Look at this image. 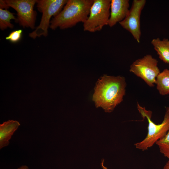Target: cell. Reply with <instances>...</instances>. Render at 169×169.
<instances>
[{
	"instance_id": "ac0fdd59",
	"label": "cell",
	"mask_w": 169,
	"mask_h": 169,
	"mask_svg": "<svg viewBox=\"0 0 169 169\" xmlns=\"http://www.w3.org/2000/svg\"><path fill=\"white\" fill-rule=\"evenodd\" d=\"M104 160L103 159L101 163V166L102 168V169H108V168L104 165Z\"/></svg>"
},
{
	"instance_id": "8fae6325",
	"label": "cell",
	"mask_w": 169,
	"mask_h": 169,
	"mask_svg": "<svg viewBox=\"0 0 169 169\" xmlns=\"http://www.w3.org/2000/svg\"><path fill=\"white\" fill-rule=\"evenodd\" d=\"M151 44L156 51L159 59L164 62L169 64V40L164 38L162 40L159 38L153 39Z\"/></svg>"
},
{
	"instance_id": "5bb4252c",
	"label": "cell",
	"mask_w": 169,
	"mask_h": 169,
	"mask_svg": "<svg viewBox=\"0 0 169 169\" xmlns=\"http://www.w3.org/2000/svg\"><path fill=\"white\" fill-rule=\"evenodd\" d=\"M156 144L158 146L161 153L169 159V131L163 137L158 141Z\"/></svg>"
},
{
	"instance_id": "8992f818",
	"label": "cell",
	"mask_w": 169,
	"mask_h": 169,
	"mask_svg": "<svg viewBox=\"0 0 169 169\" xmlns=\"http://www.w3.org/2000/svg\"><path fill=\"white\" fill-rule=\"evenodd\" d=\"M158 60L150 54L138 59L131 65L130 71L140 78L149 86H154L160 73Z\"/></svg>"
},
{
	"instance_id": "3957f363",
	"label": "cell",
	"mask_w": 169,
	"mask_h": 169,
	"mask_svg": "<svg viewBox=\"0 0 169 169\" xmlns=\"http://www.w3.org/2000/svg\"><path fill=\"white\" fill-rule=\"evenodd\" d=\"M137 108L142 118H146L148 122V132L146 136L141 141L135 144L136 148L144 151L153 146L169 131V114L166 112L162 122L156 124L151 120V111L147 110L138 103Z\"/></svg>"
},
{
	"instance_id": "7c38bea8",
	"label": "cell",
	"mask_w": 169,
	"mask_h": 169,
	"mask_svg": "<svg viewBox=\"0 0 169 169\" xmlns=\"http://www.w3.org/2000/svg\"><path fill=\"white\" fill-rule=\"evenodd\" d=\"M159 94L164 95L169 94V69H165L157 76L156 81Z\"/></svg>"
},
{
	"instance_id": "52a82bcc",
	"label": "cell",
	"mask_w": 169,
	"mask_h": 169,
	"mask_svg": "<svg viewBox=\"0 0 169 169\" xmlns=\"http://www.w3.org/2000/svg\"><path fill=\"white\" fill-rule=\"evenodd\" d=\"M9 7L17 12L16 22L23 28L35 29L37 12L34 7L37 0H5Z\"/></svg>"
},
{
	"instance_id": "ba28073f",
	"label": "cell",
	"mask_w": 169,
	"mask_h": 169,
	"mask_svg": "<svg viewBox=\"0 0 169 169\" xmlns=\"http://www.w3.org/2000/svg\"><path fill=\"white\" fill-rule=\"evenodd\" d=\"M146 2L145 0H133L126 16L119 23L123 28L131 33L138 43H140L141 34L140 16Z\"/></svg>"
},
{
	"instance_id": "ffe728a7",
	"label": "cell",
	"mask_w": 169,
	"mask_h": 169,
	"mask_svg": "<svg viewBox=\"0 0 169 169\" xmlns=\"http://www.w3.org/2000/svg\"><path fill=\"white\" fill-rule=\"evenodd\" d=\"M166 112L169 114V107H168L166 108Z\"/></svg>"
},
{
	"instance_id": "30bf717a",
	"label": "cell",
	"mask_w": 169,
	"mask_h": 169,
	"mask_svg": "<svg viewBox=\"0 0 169 169\" xmlns=\"http://www.w3.org/2000/svg\"><path fill=\"white\" fill-rule=\"evenodd\" d=\"M20 124L16 120H9L0 125V149L7 146L9 140Z\"/></svg>"
},
{
	"instance_id": "9a60e30c",
	"label": "cell",
	"mask_w": 169,
	"mask_h": 169,
	"mask_svg": "<svg viewBox=\"0 0 169 169\" xmlns=\"http://www.w3.org/2000/svg\"><path fill=\"white\" fill-rule=\"evenodd\" d=\"M22 33L23 31L21 29L13 31L5 38V39L12 43H17L21 39Z\"/></svg>"
},
{
	"instance_id": "d6986e66",
	"label": "cell",
	"mask_w": 169,
	"mask_h": 169,
	"mask_svg": "<svg viewBox=\"0 0 169 169\" xmlns=\"http://www.w3.org/2000/svg\"><path fill=\"white\" fill-rule=\"evenodd\" d=\"M17 169H28V167L25 166H22Z\"/></svg>"
},
{
	"instance_id": "7a4b0ae2",
	"label": "cell",
	"mask_w": 169,
	"mask_h": 169,
	"mask_svg": "<svg viewBox=\"0 0 169 169\" xmlns=\"http://www.w3.org/2000/svg\"><path fill=\"white\" fill-rule=\"evenodd\" d=\"M94 0H68L63 9L51 20L49 28L67 29L87 19Z\"/></svg>"
},
{
	"instance_id": "2e32d148",
	"label": "cell",
	"mask_w": 169,
	"mask_h": 169,
	"mask_svg": "<svg viewBox=\"0 0 169 169\" xmlns=\"http://www.w3.org/2000/svg\"><path fill=\"white\" fill-rule=\"evenodd\" d=\"M9 7L8 6L5 0H0V8L3 9H8Z\"/></svg>"
},
{
	"instance_id": "e0dca14e",
	"label": "cell",
	"mask_w": 169,
	"mask_h": 169,
	"mask_svg": "<svg viewBox=\"0 0 169 169\" xmlns=\"http://www.w3.org/2000/svg\"><path fill=\"white\" fill-rule=\"evenodd\" d=\"M163 169H169V159L164 165Z\"/></svg>"
},
{
	"instance_id": "4fadbf2b",
	"label": "cell",
	"mask_w": 169,
	"mask_h": 169,
	"mask_svg": "<svg viewBox=\"0 0 169 169\" xmlns=\"http://www.w3.org/2000/svg\"><path fill=\"white\" fill-rule=\"evenodd\" d=\"M14 20L16 22L17 18L14 13L8 9L0 8V28L3 30L8 28H13L14 25L11 23V20Z\"/></svg>"
},
{
	"instance_id": "6da1fadb",
	"label": "cell",
	"mask_w": 169,
	"mask_h": 169,
	"mask_svg": "<svg viewBox=\"0 0 169 169\" xmlns=\"http://www.w3.org/2000/svg\"><path fill=\"white\" fill-rule=\"evenodd\" d=\"M126 84L123 76L104 75L97 81L92 100L96 107L111 112L123 100Z\"/></svg>"
},
{
	"instance_id": "5b68a950",
	"label": "cell",
	"mask_w": 169,
	"mask_h": 169,
	"mask_svg": "<svg viewBox=\"0 0 169 169\" xmlns=\"http://www.w3.org/2000/svg\"><path fill=\"white\" fill-rule=\"evenodd\" d=\"M110 3V0H94L88 17L83 23L84 31H100L104 26L108 25Z\"/></svg>"
},
{
	"instance_id": "9c48e42d",
	"label": "cell",
	"mask_w": 169,
	"mask_h": 169,
	"mask_svg": "<svg viewBox=\"0 0 169 169\" xmlns=\"http://www.w3.org/2000/svg\"><path fill=\"white\" fill-rule=\"evenodd\" d=\"M129 0H111L110 17L108 25L112 27L123 20L129 9Z\"/></svg>"
},
{
	"instance_id": "277c9868",
	"label": "cell",
	"mask_w": 169,
	"mask_h": 169,
	"mask_svg": "<svg viewBox=\"0 0 169 169\" xmlns=\"http://www.w3.org/2000/svg\"><path fill=\"white\" fill-rule=\"evenodd\" d=\"M67 0H37L38 10L42 13L39 24L29 34V37L35 39L41 36L47 37L52 16L54 17L62 10Z\"/></svg>"
}]
</instances>
